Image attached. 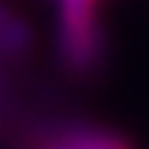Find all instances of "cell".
<instances>
[{
    "label": "cell",
    "instance_id": "1",
    "mask_svg": "<svg viewBox=\"0 0 149 149\" xmlns=\"http://www.w3.org/2000/svg\"><path fill=\"white\" fill-rule=\"evenodd\" d=\"M96 5L99 0H61L56 43L63 66L73 73H88L101 56Z\"/></svg>",
    "mask_w": 149,
    "mask_h": 149
},
{
    "label": "cell",
    "instance_id": "2",
    "mask_svg": "<svg viewBox=\"0 0 149 149\" xmlns=\"http://www.w3.org/2000/svg\"><path fill=\"white\" fill-rule=\"evenodd\" d=\"M48 149H134L132 141L106 129H73L53 136Z\"/></svg>",
    "mask_w": 149,
    "mask_h": 149
},
{
    "label": "cell",
    "instance_id": "3",
    "mask_svg": "<svg viewBox=\"0 0 149 149\" xmlns=\"http://www.w3.org/2000/svg\"><path fill=\"white\" fill-rule=\"evenodd\" d=\"M31 48V31L20 15L0 3V56L15 58Z\"/></svg>",
    "mask_w": 149,
    "mask_h": 149
}]
</instances>
